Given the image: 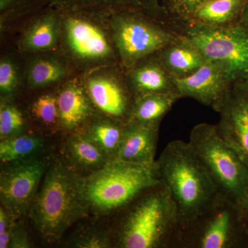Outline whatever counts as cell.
Instances as JSON below:
<instances>
[{
    "label": "cell",
    "mask_w": 248,
    "mask_h": 248,
    "mask_svg": "<svg viewBox=\"0 0 248 248\" xmlns=\"http://www.w3.org/2000/svg\"><path fill=\"white\" fill-rule=\"evenodd\" d=\"M188 143L218 192L239 205L248 191V167L220 137L216 125H195Z\"/></svg>",
    "instance_id": "52a82bcc"
},
{
    "label": "cell",
    "mask_w": 248,
    "mask_h": 248,
    "mask_svg": "<svg viewBox=\"0 0 248 248\" xmlns=\"http://www.w3.org/2000/svg\"><path fill=\"white\" fill-rule=\"evenodd\" d=\"M113 242V236L105 232L91 231L77 234L69 245L78 248H107L112 247Z\"/></svg>",
    "instance_id": "f546056e"
},
{
    "label": "cell",
    "mask_w": 248,
    "mask_h": 248,
    "mask_svg": "<svg viewBox=\"0 0 248 248\" xmlns=\"http://www.w3.org/2000/svg\"><path fill=\"white\" fill-rule=\"evenodd\" d=\"M210 0H168L169 24L190 20L200 6Z\"/></svg>",
    "instance_id": "83f0119b"
},
{
    "label": "cell",
    "mask_w": 248,
    "mask_h": 248,
    "mask_svg": "<svg viewBox=\"0 0 248 248\" xmlns=\"http://www.w3.org/2000/svg\"><path fill=\"white\" fill-rule=\"evenodd\" d=\"M31 113L36 120L45 126L59 127L60 114L57 94L48 93L37 97L32 103Z\"/></svg>",
    "instance_id": "4316f807"
},
{
    "label": "cell",
    "mask_w": 248,
    "mask_h": 248,
    "mask_svg": "<svg viewBox=\"0 0 248 248\" xmlns=\"http://www.w3.org/2000/svg\"><path fill=\"white\" fill-rule=\"evenodd\" d=\"M68 68L61 60L54 58L35 59L28 67L27 81L31 88H43L64 79Z\"/></svg>",
    "instance_id": "d4e9b609"
},
{
    "label": "cell",
    "mask_w": 248,
    "mask_h": 248,
    "mask_svg": "<svg viewBox=\"0 0 248 248\" xmlns=\"http://www.w3.org/2000/svg\"><path fill=\"white\" fill-rule=\"evenodd\" d=\"M161 182L156 167L112 159L85 177L90 211L104 215L120 212L146 189Z\"/></svg>",
    "instance_id": "277c9868"
},
{
    "label": "cell",
    "mask_w": 248,
    "mask_h": 248,
    "mask_svg": "<svg viewBox=\"0 0 248 248\" xmlns=\"http://www.w3.org/2000/svg\"><path fill=\"white\" fill-rule=\"evenodd\" d=\"M156 165L160 180L177 206L179 228L203 213L220 193L188 142H170Z\"/></svg>",
    "instance_id": "3957f363"
},
{
    "label": "cell",
    "mask_w": 248,
    "mask_h": 248,
    "mask_svg": "<svg viewBox=\"0 0 248 248\" xmlns=\"http://www.w3.org/2000/svg\"><path fill=\"white\" fill-rule=\"evenodd\" d=\"M180 98L182 97L177 91L153 93L134 98L128 121L159 125L166 114Z\"/></svg>",
    "instance_id": "7402d4cb"
},
{
    "label": "cell",
    "mask_w": 248,
    "mask_h": 248,
    "mask_svg": "<svg viewBox=\"0 0 248 248\" xmlns=\"http://www.w3.org/2000/svg\"><path fill=\"white\" fill-rule=\"evenodd\" d=\"M50 1H51V0H50Z\"/></svg>",
    "instance_id": "e575fe53"
},
{
    "label": "cell",
    "mask_w": 248,
    "mask_h": 248,
    "mask_svg": "<svg viewBox=\"0 0 248 248\" xmlns=\"http://www.w3.org/2000/svg\"><path fill=\"white\" fill-rule=\"evenodd\" d=\"M245 1L246 0H210L200 6L188 21L215 28L238 25Z\"/></svg>",
    "instance_id": "44dd1931"
},
{
    "label": "cell",
    "mask_w": 248,
    "mask_h": 248,
    "mask_svg": "<svg viewBox=\"0 0 248 248\" xmlns=\"http://www.w3.org/2000/svg\"><path fill=\"white\" fill-rule=\"evenodd\" d=\"M125 72L134 98L176 91L173 78L163 66L158 53L144 59Z\"/></svg>",
    "instance_id": "e0dca14e"
},
{
    "label": "cell",
    "mask_w": 248,
    "mask_h": 248,
    "mask_svg": "<svg viewBox=\"0 0 248 248\" xmlns=\"http://www.w3.org/2000/svg\"><path fill=\"white\" fill-rule=\"evenodd\" d=\"M60 125L64 133L81 131L96 115L83 83L77 80L67 82L58 94Z\"/></svg>",
    "instance_id": "5bb4252c"
},
{
    "label": "cell",
    "mask_w": 248,
    "mask_h": 248,
    "mask_svg": "<svg viewBox=\"0 0 248 248\" xmlns=\"http://www.w3.org/2000/svg\"><path fill=\"white\" fill-rule=\"evenodd\" d=\"M126 123L99 114L94 115L81 131L114 159L120 148Z\"/></svg>",
    "instance_id": "603a6c76"
},
{
    "label": "cell",
    "mask_w": 248,
    "mask_h": 248,
    "mask_svg": "<svg viewBox=\"0 0 248 248\" xmlns=\"http://www.w3.org/2000/svg\"><path fill=\"white\" fill-rule=\"evenodd\" d=\"M85 177L61 159L48 163L42 186L28 215L46 242L61 239L90 213Z\"/></svg>",
    "instance_id": "6da1fadb"
},
{
    "label": "cell",
    "mask_w": 248,
    "mask_h": 248,
    "mask_svg": "<svg viewBox=\"0 0 248 248\" xmlns=\"http://www.w3.org/2000/svg\"><path fill=\"white\" fill-rule=\"evenodd\" d=\"M85 89L99 115L126 123L133 108L134 96L126 77L117 72L97 71L85 78Z\"/></svg>",
    "instance_id": "8fae6325"
},
{
    "label": "cell",
    "mask_w": 248,
    "mask_h": 248,
    "mask_svg": "<svg viewBox=\"0 0 248 248\" xmlns=\"http://www.w3.org/2000/svg\"><path fill=\"white\" fill-rule=\"evenodd\" d=\"M62 38L67 51L85 63H114L119 61L110 31L99 24L101 14L86 11L59 10Z\"/></svg>",
    "instance_id": "9c48e42d"
},
{
    "label": "cell",
    "mask_w": 248,
    "mask_h": 248,
    "mask_svg": "<svg viewBox=\"0 0 248 248\" xmlns=\"http://www.w3.org/2000/svg\"><path fill=\"white\" fill-rule=\"evenodd\" d=\"M45 146L43 139L35 134L24 133L1 140L0 161L1 164L38 157Z\"/></svg>",
    "instance_id": "cb8c5ba5"
},
{
    "label": "cell",
    "mask_w": 248,
    "mask_h": 248,
    "mask_svg": "<svg viewBox=\"0 0 248 248\" xmlns=\"http://www.w3.org/2000/svg\"><path fill=\"white\" fill-rule=\"evenodd\" d=\"M64 153L70 166L76 172L80 170L88 175L102 169L112 159L83 131L69 135L65 142Z\"/></svg>",
    "instance_id": "ffe728a7"
},
{
    "label": "cell",
    "mask_w": 248,
    "mask_h": 248,
    "mask_svg": "<svg viewBox=\"0 0 248 248\" xmlns=\"http://www.w3.org/2000/svg\"><path fill=\"white\" fill-rule=\"evenodd\" d=\"M248 246V229L239 205L219 193L187 226L179 228L174 248H237Z\"/></svg>",
    "instance_id": "8992f818"
},
{
    "label": "cell",
    "mask_w": 248,
    "mask_h": 248,
    "mask_svg": "<svg viewBox=\"0 0 248 248\" xmlns=\"http://www.w3.org/2000/svg\"><path fill=\"white\" fill-rule=\"evenodd\" d=\"M15 221L11 231L9 248H29L32 247L30 237L22 221Z\"/></svg>",
    "instance_id": "4dcf8cb0"
},
{
    "label": "cell",
    "mask_w": 248,
    "mask_h": 248,
    "mask_svg": "<svg viewBox=\"0 0 248 248\" xmlns=\"http://www.w3.org/2000/svg\"><path fill=\"white\" fill-rule=\"evenodd\" d=\"M58 10H74L106 14L115 11H138L169 24L168 0H51Z\"/></svg>",
    "instance_id": "2e32d148"
},
{
    "label": "cell",
    "mask_w": 248,
    "mask_h": 248,
    "mask_svg": "<svg viewBox=\"0 0 248 248\" xmlns=\"http://www.w3.org/2000/svg\"><path fill=\"white\" fill-rule=\"evenodd\" d=\"M240 27L248 32V0H246L239 24Z\"/></svg>",
    "instance_id": "d6a6232c"
},
{
    "label": "cell",
    "mask_w": 248,
    "mask_h": 248,
    "mask_svg": "<svg viewBox=\"0 0 248 248\" xmlns=\"http://www.w3.org/2000/svg\"><path fill=\"white\" fill-rule=\"evenodd\" d=\"M217 112L218 135L248 167V82L232 85Z\"/></svg>",
    "instance_id": "7c38bea8"
},
{
    "label": "cell",
    "mask_w": 248,
    "mask_h": 248,
    "mask_svg": "<svg viewBox=\"0 0 248 248\" xmlns=\"http://www.w3.org/2000/svg\"><path fill=\"white\" fill-rule=\"evenodd\" d=\"M122 212L115 235L122 248H174L179 231L174 201L160 182L142 192Z\"/></svg>",
    "instance_id": "7a4b0ae2"
},
{
    "label": "cell",
    "mask_w": 248,
    "mask_h": 248,
    "mask_svg": "<svg viewBox=\"0 0 248 248\" xmlns=\"http://www.w3.org/2000/svg\"><path fill=\"white\" fill-rule=\"evenodd\" d=\"M19 85L17 67L9 58H2L0 61V92L1 99H9Z\"/></svg>",
    "instance_id": "f1b7e54d"
},
{
    "label": "cell",
    "mask_w": 248,
    "mask_h": 248,
    "mask_svg": "<svg viewBox=\"0 0 248 248\" xmlns=\"http://www.w3.org/2000/svg\"><path fill=\"white\" fill-rule=\"evenodd\" d=\"M159 127L128 121L123 138L114 159L148 167L156 166L155 160L159 138Z\"/></svg>",
    "instance_id": "9a60e30c"
},
{
    "label": "cell",
    "mask_w": 248,
    "mask_h": 248,
    "mask_svg": "<svg viewBox=\"0 0 248 248\" xmlns=\"http://www.w3.org/2000/svg\"><path fill=\"white\" fill-rule=\"evenodd\" d=\"M239 205L243 218L248 229V191Z\"/></svg>",
    "instance_id": "836d02e7"
},
{
    "label": "cell",
    "mask_w": 248,
    "mask_h": 248,
    "mask_svg": "<svg viewBox=\"0 0 248 248\" xmlns=\"http://www.w3.org/2000/svg\"><path fill=\"white\" fill-rule=\"evenodd\" d=\"M1 165V204L14 219L19 220L29 214L48 163L37 157Z\"/></svg>",
    "instance_id": "30bf717a"
},
{
    "label": "cell",
    "mask_w": 248,
    "mask_h": 248,
    "mask_svg": "<svg viewBox=\"0 0 248 248\" xmlns=\"http://www.w3.org/2000/svg\"><path fill=\"white\" fill-rule=\"evenodd\" d=\"M25 119L20 110L9 99H1L0 106V140L25 133Z\"/></svg>",
    "instance_id": "484cf974"
},
{
    "label": "cell",
    "mask_w": 248,
    "mask_h": 248,
    "mask_svg": "<svg viewBox=\"0 0 248 248\" xmlns=\"http://www.w3.org/2000/svg\"><path fill=\"white\" fill-rule=\"evenodd\" d=\"M171 27L192 41L208 60L221 63L231 85L248 82V32L239 25L215 28L186 21Z\"/></svg>",
    "instance_id": "ba28073f"
},
{
    "label": "cell",
    "mask_w": 248,
    "mask_h": 248,
    "mask_svg": "<svg viewBox=\"0 0 248 248\" xmlns=\"http://www.w3.org/2000/svg\"><path fill=\"white\" fill-rule=\"evenodd\" d=\"M158 55L163 66L173 79L190 76L208 61L197 46L181 35Z\"/></svg>",
    "instance_id": "ac0fdd59"
},
{
    "label": "cell",
    "mask_w": 248,
    "mask_h": 248,
    "mask_svg": "<svg viewBox=\"0 0 248 248\" xmlns=\"http://www.w3.org/2000/svg\"><path fill=\"white\" fill-rule=\"evenodd\" d=\"M61 37V14L55 9L31 23L23 32L19 46L24 52L48 51L57 46Z\"/></svg>",
    "instance_id": "d6986e66"
},
{
    "label": "cell",
    "mask_w": 248,
    "mask_h": 248,
    "mask_svg": "<svg viewBox=\"0 0 248 248\" xmlns=\"http://www.w3.org/2000/svg\"><path fill=\"white\" fill-rule=\"evenodd\" d=\"M103 16L108 22L124 71L159 53L179 36L169 24L138 11H115Z\"/></svg>",
    "instance_id": "5b68a950"
},
{
    "label": "cell",
    "mask_w": 248,
    "mask_h": 248,
    "mask_svg": "<svg viewBox=\"0 0 248 248\" xmlns=\"http://www.w3.org/2000/svg\"><path fill=\"white\" fill-rule=\"evenodd\" d=\"M25 3V0H0V11L1 19L5 16L19 9V8Z\"/></svg>",
    "instance_id": "1f68e13d"
},
{
    "label": "cell",
    "mask_w": 248,
    "mask_h": 248,
    "mask_svg": "<svg viewBox=\"0 0 248 248\" xmlns=\"http://www.w3.org/2000/svg\"><path fill=\"white\" fill-rule=\"evenodd\" d=\"M181 97L193 98L202 104L218 110L232 86L221 63L208 60L190 76L173 79Z\"/></svg>",
    "instance_id": "4fadbf2b"
}]
</instances>
